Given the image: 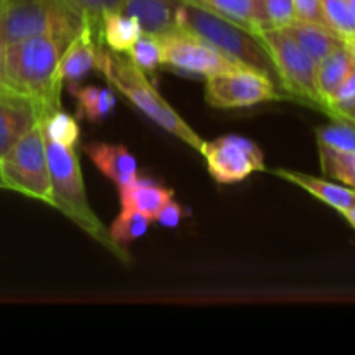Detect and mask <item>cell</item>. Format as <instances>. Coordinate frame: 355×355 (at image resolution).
I'll list each match as a JSON object with an SVG mask.
<instances>
[{"instance_id": "1", "label": "cell", "mask_w": 355, "mask_h": 355, "mask_svg": "<svg viewBox=\"0 0 355 355\" xmlns=\"http://www.w3.org/2000/svg\"><path fill=\"white\" fill-rule=\"evenodd\" d=\"M69 42L42 35L6 47L3 73L7 87L33 101L42 118L61 107L59 97L62 83L58 80V64Z\"/></svg>"}, {"instance_id": "2", "label": "cell", "mask_w": 355, "mask_h": 355, "mask_svg": "<svg viewBox=\"0 0 355 355\" xmlns=\"http://www.w3.org/2000/svg\"><path fill=\"white\" fill-rule=\"evenodd\" d=\"M175 28L189 31V33L200 37L201 40L208 42L243 68L263 73L281 90H284L266 45L259 40L257 35L250 33L245 28L238 26L232 21L217 16V14L182 2V0L175 10Z\"/></svg>"}, {"instance_id": "3", "label": "cell", "mask_w": 355, "mask_h": 355, "mask_svg": "<svg viewBox=\"0 0 355 355\" xmlns=\"http://www.w3.org/2000/svg\"><path fill=\"white\" fill-rule=\"evenodd\" d=\"M97 69L106 76L107 83L116 89L125 99L130 101L139 111L146 114L149 120L165 128L168 134L175 135L187 146L200 151L203 139L184 121V118L163 99L158 90L151 85L146 73L139 69L134 62L125 55L111 51H101Z\"/></svg>"}, {"instance_id": "4", "label": "cell", "mask_w": 355, "mask_h": 355, "mask_svg": "<svg viewBox=\"0 0 355 355\" xmlns=\"http://www.w3.org/2000/svg\"><path fill=\"white\" fill-rule=\"evenodd\" d=\"M45 151H47L49 173H51L52 207L61 210L66 217L78 224L87 234L96 238L101 245L107 246L114 255L120 257L121 260H127V255L114 246L107 229L90 208L85 184H83L82 166L75 149L64 148L45 139Z\"/></svg>"}, {"instance_id": "5", "label": "cell", "mask_w": 355, "mask_h": 355, "mask_svg": "<svg viewBox=\"0 0 355 355\" xmlns=\"http://www.w3.org/2000/svg\"><path fill=\"white\" fill-rule=\"evenodd\" d=\"M83 21L61 0H6L3 40L6 47L31 37H59L71 40Z\"/></svg>"}, {"instance_id": "6", "label": "cell", "mask_w": 355, "mask_h": 355, "mask_svg": "<svg viewBox=\"0 0 355 355\" xmlns=\"http://www.w3.org/2000/svg\"><path fill=\"white\" fill-rule=\"evenodd\" d=\"M0 170L7 189L52 205L51 173L42 120H38V123H35V127L26 132L0 159Z\"/></svg>"}, {"instance_id": "7", "label": "cell", "mask_w": 355, "mask_h": 355, "mask_svg": "<svg viewBox=\"0 0 355 355\" xmlns=\"http://www.w3.org/2000/svg\"><path fill=\"white\" fill-rule=\"evenodd\" d=\"M257 37L266 45L288 96L322 107L318 90V64L300 47L293 35L286 28H274L260 30Z\"/></svg>"}, {"instance_id": "8", "label": "cell", "mask_w": 355, "mask_h": 355, "mask_svg": "<svg viewBox=\"0 0 355 355\" xmlns=\"http://www.w3.org/2000/svg\"><path fill=\"white\" fill-rule=\"evenodd\" d=\"M205 97L210 106L234 110V107H250L269 101H283L290 96L263 73L250 68H239L207 76Z\"/></svg>"}, {"instance_id": "9", "label": "cell", "mask_w": 355, "mask_h": 355, "mask_svg": "<svg viewBox=\"0 0 355 355\" xmlns=\"http://www.w3.org/2000/svg\"><path fill=\"white\" fill-rule=\"evenodd\" d=\"M158 40L162 47V66H168L177 71L211 76L243 68L214 45L180 28H173L168 33L158 37Z\"/></svg>"}, {"instance_id": "10", "label": "cell", "mask_w": 355, "mask_h": 355, "mask_svg": "<svg viewBox=\"0 0 355 355\" xmlns=\"http://www.w3.org/2000/svg\"><path fill=\"white\" fill-rule=\"evenodd\" d=\"M207 170L218 184H236L255 172H266V158L259 144L243 135L229 134L203 142L200 149Z\"/></svg>"}, {"instance_id": "11", "label": "cell", "mask_w": 355, "mask_h": 355, "mask_svg": "<svg viewBox=\"0 0 355 355\" xmlns=\"http://www.w3.org/2000/svg\"><path fill=\"white\" fill-rule=\"evenodd\" d=\"M103 40L99 33L83 21L78 33L71 38L58 64V80L61 83H80L92 69H97Z\"/></svg>"}, {"instance_id": "12", "label": "cell", "mask_w": 355, "mask_h": 355, "mask_svg": "<svg viewBox=\"0 0 355 355\" xmlns=\"http://www.w3.org/2000/svg\"><path fill=\"white\" fill-rule=\"evenodd\" d=\"M42 120L37 104L12 90L0 92V159Z\"/></svg>"}, {"instance_id": "13", "label": "cell", "mask_w": 355, "mask_h": 355, "mask_svg": "<svg viewBox=\"0 0 355 355\" xmlns=\"http://www.w3.org/2000/svg\"><path fill=\"white\" fill-rule=\"evenodd\" d=\"M83 151L90 162L99 168L116 187L125 186L139 175V165L135 156L123 144L111 142H89L83 146Z\"/></svg>"}, {"instance_id": "14", "label": "cell", "mask_w": 355, "mask_h": 355, "mask_svg": "<svg viewBox=\"0 0 355 355\" xmlns=\"http://www.w3.org/2000/svg\"><path fill=\"white\" fill-rule=\"evenodd\" d=\"M121 210H134L155 220L156 214L173 198V189L148 177H135L118 187Z\"/></svg>"}, {"instance_id": "15", "label": "cell", "mask_w": 355, "mask_h": 355, "mask_svg": "<svg viewBox=\"0 0 355 355\" xmlns=\"http://www.w3.org/2000/svg\"><path fill=\"white\" fill-rule=\"evenodd\" d=\"M274 175L302 187L307 193H311L312 196L321 200L322 203L335 208L338 214L355 208V189H352V187H347L343 184H336L326 179H319V177L309 175V173L293 172V170L277 168L274 170Z\"/></svg>"}, {"instance_id": "16", "label": "cell", "mask_w": 355, "mask_h": 355, "mask_svg": "<svg viewBox=\"0 0 355 355\" xmlns=\"http://www.w3.org/2000/svg\"><path fill=\"white\" fill-rule=\"evenodd\" d=\"M180 0H125L121 12L135 17L142 33L162 35L175 28V10Z\"/></svg>"}, {"instance_id": "17", "label": "cell", "mask_w": 355, "mask_h": 355, "mask_svg": "<svg viewBox=\"0 0 355 355\" xmlns=\"http://www.w3.org/2000/svg\"><path fill=\"white\" fill-rule=\"evenodd\" d=\"M286 30L293 35L295 40L300 44V47L314 59L315 64H319L322 59L328 58L333 51L345 45V42L324 24L295 21L290 26H286Z\"/></svg>"}, {"instance_id": "18", "label": "cell", "mask_w": 355, "mask_h": 355, "mask_svg": "<svg viewBox=\"0 0 355 355\" xmlns=\"http://www.w3.org/2000/svg\"><path fill=\"white\" fill-rule=\"evenodd\" d=\"M182 2L225 17L253 35L262 30L259 0H182Z\"/></svg>"}, {"instance_id": "19", "label": "cell", "mask_w": 355, "mask_h": 355, "mask_svg": "<svg viewBox=\"0 0 355 355\" xmlns=\"http://www.w3.org/2000/svg\"><path fill=\"white\" fill-rule=\"evenodd\" d=\"M99 35L103 44L111 52L127 54L142 35V28L135 17L121 10H111L104 14L101 19Z\"/></svg>"}, {"instance_id": "20", "label": "cell", "mask_w": 355, "mask_h": 355, "mask_svg": "<svg viewBox=\"0 0 355 355\" xmlns=\"http://www.w3.org/2000/svg\"><path fill=\"white\" fill-rule=\"evenodd\" d=\"M68 90L76 101V118L92 123H99L110 116L116 106L113 90L106 87H80L78 83H68Z\"/></svg>"}, {"instance_id": "21", "label": "cell", "mask_w": 355, "mask_h": 355, "mask_svg": "<svg viewBox=\"0 0 355 355\" xmlns=\"http://www.w3.org/2000/svg\"><path fill=\"white\" fill-rule=\"evenodd\" d=\"M355 66V55L352 49L349 45H342L336 51H333L328 58L322 59L318 64V90L319 97H321V104L324 110L326 103L329 101V97L333 96V92L336 90V87L343 82L347 75L350 73Z\"/></svg>"}, {"instance_id": "22", "label": "cell", "mask_w": 355, "mask_h": 355, "mask_svg": "<svg viewBox=\"0 0 355 355\" xmlns=\"http://www.w3.org/2000/svg\"><path fill=\"white\" fill-rule=\"evenodd\" d=\"M151 222V218L139 214V211L121 210L120 215L111 222L107 232H110V238L111 241L114 243V246H116L120 252H123L125 246L134 243L135 239L142 238V236L148 232ZM125 255H127V253H125Z\"/></svg>"}, {"instance_id": "23", "label": "cell", "mask_w": 355, "mask_h": 355, "mask_svg": "<svg viewBox=\"0 0 355 355\" xmlns=\"http://www.w3.org/2000/svg\"><path fill=\"white\" fill-rule=\"evenodd\" d=\"M42 128H44L45 139L64 148L75 149L80 141L78 120L62 111L61 107L52 111L49 116L42 118Z\"/></svg>"}, {"instance_id": "24", "label": "cell", "mask_w": 355, "mask_h": 355, "mask_svg": "<svg viewBox=\"0 0 355 355\" xmlns=\"http://www.w3.org/2000/svg\"><path fill=\"white\" fill-rule=\"evenodd\" d=\"M321 170L324 175L355 189V151H335L319 148Z\"/></svg>"}, {"instance_id": "25", "label": "cell", "mask_w": 355, "mask_h": 355, "mask_svg": "<svg viewBox=\"0 0 355 355\" xmlns=\"http://www.w3.org/2000/svg\"><path fill=\"white\" fill-rule=\"evenodd\" d=\"M321 10L329 30L345 44L355 42V16L347 0H321Z\"/></svg>"}, {"instance_id": "26", "label": "cell", "mask_w": 355, "mask_h": 355, "mask_svg": "<svg viewBox=\"0 0 355 355\" xmlns=\"http://www.w3.org/2000/svg\"><path fill=\"white\" fill-rule=\"evenodd\" d=\"M319 148L335 149V151H355V125L345 120L319 127L315 132Z\"/></svg>"}, {"instance_id": "27", "label": "cell", "mask_w": 355, "mask_h": 355, "mask_svg": "<svg viewBox=\"0 0 355 355\" xmlns=\"http://www.w3.org/2000/svg\"><path fill=\"white\" fill-rule=\"evenodd\" d=\"M61 2L99 33L101 19L104 14L111 10H121L125 0H61Z\"/></svg>"}, {"instance_id": "28", "label": "cell", "mask_w": 355, "mask_h": 355, "mask_svg": "<svg viewBox=\"0 0 355 355\" xmlns=\"http://www.w3.org/2000/svg\"><path fill=\"white\" fill-rule=\"evenodd\" d=\"M127 54L128 59L144 73H153L162 66V47L155 35L142 33Z\"/></svg>"}, {"instance_id": "29", "label": "cell", "mask_w": 355, "mask_h": 355, "mask_svg": "<svg viewBox=\"0 0 355 355\" xmlns=\"http://www.w3.org/2000/svg\"><path fill=\"white\" fill-rule=\"evenodd\" d=\"M262 30L286 28L297 21L293 0H259Z\"/></svg>"}, {"instance_id": "30", "label": "cell", "mask_w": 355, "mask_h": 355, "mask_svg": "<svg viewBox=\"0 0 355 355\" xmlns=\"http://www.w3.org/2000/svg\"><path fill=\"white\" fill-rule=\"evenodd\" d=\"M354 99H355V66L350 69L349 75L343 78V82L336 87V90L333 92V96L329 97V101L326 103L324 110L322 111L329 113V111L335 110V107L345 106V104L352 103Z\"/></svg>"}, {"instance_id": "31", "label": "cell", "mask_w": 355, "mask_h": 355, "mask_svg": "<svg viewBox=\"0 0 355 355\" xmlns=\"http://www.w3.org/2000/svg\"><path fill=\"white\" fill-rule=\"evenodd\" d=\"M186 217H187V210L184 208V205L172 198V200H170L168 203H166L158 214H156L155 220L153 222H158V224L163 225V227L172 229V227H177V225H179Z\"/></svg>"}, {"instance_id": "32", "label": "cell", "mask_w": 355, "mask_h": 355, "mask_svg": "<svg viewBox=\"0 0 355 355\" xmlns=\"http://www.w3.org/2000/svg\"><path fill=\"white\" fill-rule=\"evenodd\" d=\"M295 16L297 21H305V23H318L324 24L321 10V0H293Z\"/></svg>"}, {"instance_id": "33", "label": "cell", "mask_w": 355, "mask_h": 355, "mask_svg": "<svg viewBox=\"0 0 355 355\" xmlns=\"http://www.w3.org/2000/svg\"><path fill=\"white\" fill-rule=\"evenodd\" d=\"M3 3H6V0H0V92L10 90L6 82V73H3V55H6V40H3Z\"/></svg>"}, {"instance_id": "34", "label": "cell", "mask_w": 355, "mask_h": 355, "mask_svg": "<svg viewBox=\"0 0 355 355\" xmlns=\"http://www.w3.org/2000/svg\"><path fill=\"white\" fill-rule=\"evenodd\" d=\"M329 116L335 118V120H345V121H350V123L355 125V99L352 103L345 104V106H340V107H335V110L329 111Z\"/></svg>"}, {"instance_id": "35", "label": "cell", "mask_w": 355, "mask_h": 355, "mask_svg": "<svg viewBox=\"0 0 355 355\" xmlns=\"http://www.w3.org/2000/svg\"><path fill=\"white\" fill-rule=\"evenodd\" d=\"M342 217H345V220L355 229V208H350V210L342 211Z\"/></svg>"}, {"instance_id": "36", "label": "cell", "mask_w": 355, "mask_h": 355, "mask_svg": "<svg viewBox=\"0 0 355 355\" xmlns=\"http://www.w3.org/2000/svg\"><path fill=\"white\" fill-rule=\"evenodd\" d=\"M0 189H7V184H6V180H3L2 170H0Z\"/></svg>"}, {"instance_id": "37", "label": "cell", "mask_w": 355, "mask_h": 355, "mask_svg": "<svg viewBox=\"0 0 355 355\" xmlns=\"http://www.w3.org/2000/svg\"><path fill=\"white\" fill-rule=\"evenodd\" d=\"M347 2H349L350 9H352V12H354V16H355V0H347Z\"/></svg>"}, {"instance_id": "38", "label": "cell", "mask_w": 355, "mask_h": 355, "mask_svg": "<svg viewBox=\"0 0 355 355\" xmlns=\"http://www.w3.org/2000/svg\"><path fill=\"white\" fill-rule=\"evenodd\" d=\"M347 45H349V47L352 49V52H354V55H355V42H352V44H347Z\"/></svg>"}]
</instances>
